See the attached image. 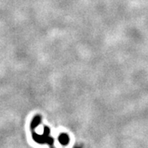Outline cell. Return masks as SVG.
Returning <instances> with one entry per match:
<instances>
[{
	"mask_svg": "<svg viewBox=\"0 0 148 148\" xmlns=\"http://www.w3.org/2000/svg\"><path fill=\"white\" fill-rule=\"evenodd\" d=\"M49 129L48 127H45V132H44V135L45 137H49Z\"/></svg>",
	"mask_w": 148,
	"mask_h": 148,
	"instance_id": "obj_4",
	"label": "cell"
},
{
	"mask_svg": "<svg viewBox=\"0 0 148 148\" xmlns=\"http://www.w3.org/2000/svg\"><path fill=\"white\" fill-rule=\"evenodd\" d=\"M40 116H39V115H37L36 116L34 119H33V120L32 122V128H35V127H36L38 125H39V123H40Z\"/></svg>",
	"mask_w": 148,
	"mask_h": 148,
	"instance_id": "obj_3",
	"label": "cell"
},
{
	"mask_svg": "<svg viewBox=\"0 0 148 148\" xmlns=\"http://www.w3.org/2000/svg\"><path fill=\"white\" fill-rule=\"evenodd\" d=\"M58 141H59V143H61L62 145L66 146V145H68L69 143V136H68L67 134H65V133H63V134H61V135L58 137Z\"/></svg>",
	"mask_w": 148,
	"mask_h": 148,
	"instance_id": "obj_2",
	"label": "cell"
},
{
	"mask_svg": "<svg viewBox=\"0 0 148 148\" xmlns=\"http://www.w3.org/2000/svg\"><path fill=\"white\" fill-rule=\"evenodd\" d=\"M74 148H81V147H75Z\"/></svg>",
	"mask_w": 148,
	"mask_h": 148,
	"instance_id": "obj_5",
	"label": "cell"
},
{
	"mask_svg": "<svg viewBox=\"0 0 148 148\" xmlns=\"http://www.w3.org/2000/svg\"><path fill=\"white\" fill-rule=\"evenodd\" d=\"M33 138H34V140H35L36 142H37L38 143H46L48 137H45V135L40 136V135L36 134V133L34 132V133H33Z\"/></svg>",
	"mask_w": 148,
	"mask_h": 148,
	"instance_id": "obj_1",
	"label": "cell"
}]
</instances>
